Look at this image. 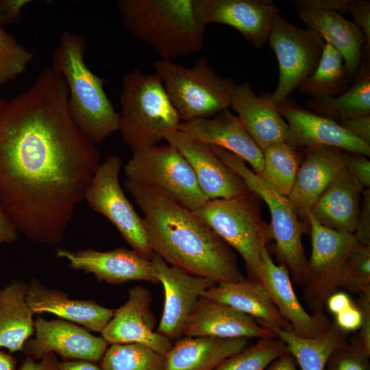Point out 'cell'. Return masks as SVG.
<instances>
[{"label": "cell", "mask_w": 370, "mask_h": 370, "mask_svg": "<svg viewBox=\"0 0 370 370\" xmlns=\"http://www.w3.org/2000/svg\"><path fill=\"white\" fill-rule=\"evenodd\" d=\"M69 88L53 66L0 106V206L36 242H62L100 164L69 114Z\"/></svg>", "instance_id": "obj_1"}, {"label": "cell", "mask_w": 370, "mask_h": 370, "mask_svg": "<svg viewBox=\"0 0 370 370\" xmlns=\"http://www.w3.org/2000/svg\"><path fill=\"white\" fill-rule=\"evenodd\" d=\"M143 212L153 253L166 263L217 284L245 279L233 249L195 213L166 193L125 180Z\"/></svg>", "instance_id": "obj_2"}, {"label": "cell", "mask_w": 370, "mask_h": 370, "mask_svg": "<svg viewBox=\"0 0 370 370\" xmlns=\"http://www.w3.org/2000/svg\"><path fill=\"white\" fill-rule=\"evenodd\" d=\"M86 43L80 34L65 31L52 53V66L69 88L68 108L81 133L94 145L119 131L120 115L103 88L106 79L93 73L84 61Z\"/></svg>", "instance_id": "obj_3"}, {"label": "cell", "mask_w": 370, "mask_h": 370, "mask_svg": "<svg viewBox=\"0 0 370 370\" xmlns=\"http://www.w3.org/2000/svg\"><path fill=\"white\" fill-rule=\"evenodd\" d=\"M116 6L124 27L161 60L203 48L206 27L195 16L193 0H119Z\"/></svg>", "instance_id": "obj_4"}, {"label": "cell", "mask_w": 370, "mask_h": 370, "mask_svg": "<svg viewBox=\"0 0 370 370\" xmlns=\"http://www.w3.org/2000/svg\"><path fill=\"white\" fill-rule=\"evenodd\" d=\"M120 103L119 131L132 153L157 145L166 132L178 130L181 120L156 73L138 69L125 73Z\"/></svg>", "instance_id": "obj_5"}, {"label": "cell", "mask_w": 370, "mask_h": 370, "mask_svg": "<svg viewBox=\"0 0 370 370\" xmlns=\"http://www.w3.org/2000/svg\"><path fill=\"white\" fill-rule=\"evenodd\" d=\"M260 197L252 191L231 199L208 201L193 211L243 258L247 278L260 280L262 253L273 240L262 217Z\"/></svg>", "instance_id": "obj_6"}, {"label": "cell", "mask_w": 370, "mask_h": 370, "mask_svg": "<svg viewBox=\"0 0 370 370\" xmlns=\"http://www.w3.org/2000/svg\"><path fill=\"white\" fill-rule=\"evenodd\" d=\"M214 153L245 182L267 205L270 225L275 241L273 251L280 264L288 269L295 284L304 286L308 271V259L303 244L304 234H310V223L301 221L287 197L247 167L240 157L217 146L210 145Z\"/></svg>", "instance_id": "obj_7"}, {"label": "cell", "mask_w": 370, "mask_h": 370, "mask_svg": "<svg viewBox=\"0 0 370 370\" xmlns=\"http://www.w3.org/2000/svg\"><path fill=\"white\" fill-rule=\"evenodd\" d=\"M154 66L181 121L210 118L230 106L236 84L219 75L206 57L192 67L161 59Z\"/></svg>", "instance_id": "obj_8"}, {"label": "cell", "mask_w": 370, "mask_h": 370, "mask_svg": "<svg viewBox=\"0 0 370 370\" xmlns=\"http://www.w3.org/2000/svg\"><path fill=\"white\" fill-rule=\"evenodd\" d=\"M124 174L125 180L161 190L193 211L209 201L188 161L169 143L133 152Z\"/></svg>", "instance_id": "obj_9"}, {"label": "cell", "mask_w": 370, "mask_h": 370, "mask_svg": "<svg viewBox=\"0 0 370 370\" xmlns=\"http://www.w3.org/2000/svg\"><path fill=\"white\" fill-rule=\"evenodd\" d=\"M268 41L279 67L278 86L268 96L269 101L277 105L313 73L325 41L314 30L290 23L280 13L273 21Z\"/></svg>", "instance_id": "obj_10"}, {"label": "cell", "mask_w": 370, "mask_h": 370, "mask_svg": "<svg viewBox=\"0 0 370 370\" xmlns=\"http://www.w3.org/2000/svg\"><path fill=\"white\" fill-rule=\"evenodd\" d=\"M308 218L312 249L303 295L306 304L314 312L323 311L329 297L339 291L344 263L361 244L354 234L328 228L310 214Z\"/></svg>", "instance_id": "obj_11"}, {"label": "cell", "mask_w": 370, "mask_h": 370, "mask_svg": "<svg viewBox=\"0 0 370 370\" xmlns=\"http://www.w3.org/2000/svg\"><path fill=\"white\" fill-rule=\"evenodd\" d=\"M122 160L110 155L99 165L86 190L84 200L95 212L108 219L132 250L150 259L149 245L142 217L125 195L119 182Z\"/></svg>", "instance_id": "obj_12"}, {"label": "cell", "mask_w": 370, "mask_h": 370, "mask_svg": "<svg viewBox=\"0 0 370 370\" xmlns=\"http://www.w3.org/2000/svg\"><path fill=\"white\" fill-rule=\"evenodd\" d=\"M150 260L164 291V308L157 332L173 342L183 336L186 323L199 299L217 283L169 266L154 253Z\"/></svg>", "instance_id": "obj_13"}, {"label": "cell", "mask_w": 370, "mask_h": 370, "mask_svg": "<svg viewBox=\"0 0 370 370\" xmlns=\"http://www.w3.org/2000/svg\"><path fill=\"white\" fill-rule=\"evenodd\" d=\"M197 21L204 27L221 23L236 29L256 49L268 41L280 10L271 0H193Z\"/></svg>", "instance_id": "obj_14"}, {"label": "cell", "mask_w": 370, "mask_h": 370, "mask_svg": "<svg viewBox=\"0 0 370 370\" xmlns=\"http://www.w3.org/2000/svg\"><path fill=\"white\" fill-rule=\"evenodd\" d=\"M35 337L25 343L26 357L40 360L53 352L64 359L83 360L93 362L101 360L108 344L85 328L66 320L34 321Z\"/></svg>", "instance_id": "obj_15"}, {"label": "cell", "mask_w": 370, "mask_h": 370, "mask_svg": "<svg viewBox=\"0 0 370 370\" xmlns=\"http://www.w3.org/2000/svg\"><path fill=\"white\" fill-rule=\"evenodd\" d=\"M276 106L288 124L285 142L288 145L298 149L329 146L370 156V145L354 136L336 121L310 112L288 97Z\"/></svg>", "instance_id": "obj_16"}, {"label": "cell", "mask_w": 370, "mask_h": 370, "mask_svg": "<svg viewBox=\"0 0 370 370\" xmlns=\"http://www.w3.org/2000/svg\"><path fill=\"white\" fill-rule=\"evenodd\" d=\"M152 295L148 288L136 286L129 289L127 301L116 310L101 337L108 345L140 343L165 356L173 342L154 331L156 320L150 309Z\"/></svg>", "instance_id": "obj_17"}, {"label": "cell", "mask_w": 370, "mask_h": 370, "mask_svg": "<svg viewBox=\"0 0 370 370\" xmlns=\"http://www.w3.org/2000/svg\"><path fill=\"white\" fill-rule=\"evenodd\" d=\"M164 140L175 146L186 158L201 190L209 200L231 199L250 191L244 180L214 153L210 145L179 130L166 132Z\"/></svg>", "instance_id": "obj_18"}, {"label": "cell", "mask_w": 370, "mask_h": 370, "mask_svg": "<svg viewBox=\"0 0 370 370\" xmlns=\"http://www.w3.org/2000/svg\"><path fill=\"white\" fill-rule=\"evenodd\" d=\"M56 255L67 260L69 268L92 273L99 281L111 284L137 280L159 283L151 260L132 249L119 247L101 251L90 248L77 251L58 248Z\"/></svg>", "instance_id": "obj_19"}, {"label": "cell", "mask_w": 370, "mask_h": 370, "mask_svg": "<svg viewBox=\"0 0 370 370\" xmlns=\"http://www.w3.org/2000/svg\"><path fill=\"white\" fill-rule=\"evenodd\" d=\"M305 151L287 197L299 219L309 223L308 217L312 207L345 166L346 151L329 146H315Z\"/></svg>", "instance_id": "obj_20"}, {"label": "cell", "mask_w": 370, "mask_h": 370, "mask_svg": "<svg viewBox=\"0 0 370 370\" xmlns=\"http://www.w3.org/2000/svg\"><path fill=\"white\" fill-rule=\"evenodd\" d=\"M184 336L273 338L277 334L253 317L201 296L188 319Z\"/></svg>", "instance_id": "obj_21"}, {"label": "cell", "mask_w": 370, "mask_h": 370, "mask_svg": "<svg viewBox=\"0 0 370 370\" xmlns=\"http://www.w3.org/2000/svg\"><path fill=\"white\" fill-rule=\"evenodd\" d=\"M178 130L195 140L230 151L248 162L256 174L262 170V151L228 109L210 118L181 121Z\"/></svg>", "instance_id": "obj_22"}, {"label": "cell", "mask_w": 370, "mask_h": 370, "mask_svg": "<svg viewBox=\"0 0 370 370\" xmlns=\"http://www.w3.org/2000/svg\"><path fill=\"white\" fill-rule=\"evenodd\" d=\"M261 283L281 314L291 324L293 331L303 338H314L331 325L323 311L309 314L295 293L290 274L282 264H275L268 247L262 253Z\"/></svg>", "instance_id": "obj_23"}, {"label": "cell", "mask_w": 370, "mask_h": 370, "mask_svg": "<svg viewBox=\"0 0 370 370\" xmlns=\"http://www.w3.org/2000/svg\"><path fill=\"white\" fill-rule=\"evenodd\" d=\"M230 106L262 151L275 143L286 141L288 124L276 105L269 101L268 92L256 95L247 82L236 84Z\"/></svg>", "instance_id": "obj_24"}, {"label": "cell", "mask_w": 370, "mask_h": 370, "mask_svg": "<svg viewBox=\"0 0 370 370\" xmlns=\"http://www.w3.org/2000/svg\"><path fill=\"white\" fill-rule=\"evenodd\" d=\"M364 190L345 166L319 196L308 214L328 228L354 234Z\"/></svg>", "instance_id": "obj_25"}, {"label": "cell", "mask_w": 370, "mask_h": 370, "mask_svg": "<svg viewBox=\"0 0 370 370\" xmlns=\"http://www.w3.org/2000/svg\"><path fill=\"white\" fill-rule=\"evenodd\" d=\"M27 301L34 313H51L93 332H101L114 311L93 300L70 299L59 289L46 287L37 278L28 284Z\"/></svg>", "instance_id": "obj_26"}, {"label": "cell", "mask_w": 370, "mask_h": 370, "mask_svg": "<svg viewBox=\"0 0 370 370\" xmlns=\"http://www.w3.org/2000/svg\"><path fill=\"white\" fill-rule=\"evenodd\" d=\"M202 296L253 317L276 334L278 331L293 330L260 281L245 278L243 281L219 283L206 290Z\"/></svg>", "instance_id": "obj_27"}, {"label": "cell", "mask_w": 370, "mask_h": 370, "mask_svg": "<svg viewBox=\"0 0 370 370\" xmlns=\"http://www.w3.org/2000/svg\"><path fill=\"white\" fill-rule=\"evenodd\" d=\"M297 16L342 56L345 70L352 81L360 66L366 39L362 31L352 21L333 11L297 9Z\"/></svg>", "instance_id": "obj_28"}, {"label": "cell", "mask_w": 370, "mask_h": 370, "mask_svg": "<svg viewBox=\"0 0 370 370\" xmlns=\"http://www.w3.org/2000/svg\"><path fill=\"white\" fill-rule=\"evenodd\" d=\"M250 338L184 336L164 356L163 370H214L223 360L249 346Z\"/></svg>", "instance_id": "obj_29"}, {"label": "cell", "mask_w": 370, "mask_h": 370, "mask_svg": "<svg viewBox=\"0 0 370 370\" xmlns=\"http://www.w3.org/2000/svg\"><path fill=\"white\" fill-rule=\"evenodd\" d=\"M28 284L13 280L0 289V347L23 351L34 330V312L28 305Z\"/></svg>", "instance_id": "obj_30"}, {"label": "cell", "mask_w": 370, "mask_h": 370, "mask_svg": "<svg viewBox=\"0 0 370 370\" xmlns=\"http://www.w3.org/2000/svg\"><path fill=\"white\" fill-rule=\"evenodd\" d=\"M305 108L336 122L370 115V48L365 46L358 72L346 91L334 97L310 98Z\"/></svg>", "instance_id": "obj_31"}, {"label": "cell", "mask_w": 370, "mask_h": 370, "mask_svg": "<svg viewBox=\"0 0 370 370\" xmlns=\"http://www.w3.org/2000/svg\"><path fill=\"white\" fill-rule=\"evenodd\" d=\"M348 333L334 322L314 338L301 337L293 330L277 332L301 370H325L330 355L349 341Z\"/></svg>", "instance_id": "obj_32"}, {"label": "cell", "mask_w": 370, "mask_h": 370, "mask_svg": "<svg viewBox=\"0 0 370 370\" xmlns=\"http://www.w3.org/2000/svg\"><path fill=\"white\" fill-rule=\"evenodd\" d=\"M352 82L342 56L330 43L325 42L317 69L297 90L311 98L334 97L346 91Z\"/></svg>", "instance_id": "obj_33"}, {"label": "cell", "mask_w": 370, "mask_h": 370, "mask_svg": "<svg viewBox=\"0 0 370 370\" xmlns=\"http://www.w3.org/2000/svg\"><path fill=\"white\" fill-rule=\"evenodd\" d=\"M263 153V168L258 174L287 197L293 186L299 166L303 160L298 148L286 142L275 143Z\"/></svg>", "instance_id": "obj_34"}, {"label": "cell", "mask_w": 370, "mask_h": 370, "mask_svg": "<svg viewBox=\"0 0 370 370\" xmlns=\"http://www.w3.org/2000/svg\"><path fill=\"white\" fill-rule=\"evenodd\" d=\"M165 357L140 343L113 344L101 359V370H163Z\"/></svg>", "instance_id": "obj_35"}, {"label": "cell", "mask_w": 370, "mask_h": 370, "mask_svg": "<svg viewBox=\"0 0 370 370\" xmlns=\"http://www.w3.org/2000/svg\"><path fill=\"white\" fill-rule=\"evenodd\" d=\"M286 352V343L278 337L260 338L255 344L223 360L214 370H264Z\"/></svg>", "instance_id": "obj_36"}, {"label": "cell", "mask_w": 370, "mask_h": 370, "mask_svg": "<svg viewBox=\"0 0 370 370\" xmlns=\"http://www.w3.org/2000/svg\"><path fill=\"white\" fill-rule=\"evenodd\" d=\"M339 288L358 295L370 292V245H360L348 256L342 269Z\"/></svg>", "instance_id": "obj_37"}, {"label": "cell", "mask_w": 370, "mask_h": 370, "mask_svg": "<svg viewBox=\"0 0 370 370\" xmlns=\"http://www.w3.org/2000/svg\"><path fill=\"white\" fill-rule=\"evenodd\" d=\"M34 54L0 25V86L23 73Z\"/></svg>", "instance_id": "obj_38"}, {"label": "cell", "mask_w": 370, "mask_h": 370, "mask_svg": "<svg viewBox=\"0 0 370 370\" xmlns=\"http://www.w3.org/2000/svg\"><path fill=\"white\" fill-rule=\"evenodd\" d=\"M369 357L370 352L356 336L330 355L325 370H370Z\"/></svg>", "instance_id": "obj_39"}, {"label": "cell", "mask_w": 370, "mask_h": 370, "mask_svg": "<svg viewBox=\"0 0 370 370\" xmlns=\"http://www.w3.org/2000/svg\"><path fill=\"white\" fill-rule=\"evenodd\" d=\"M354 237L362 245H370V190L365 188L362 193L360 212Z\"/></svg>", "instance_id": "obj_40"}, {"label": "cell", "mask_w": 370, "mask_h": 370, "mask_svg": "<svg viewBox=\"0 0 370 370\" xmlns=\"http://www.w3.org/2000/svg\"><path fill=\"white\" fill-rule=\"evenodd\" d=\"M345 153V166L365 188L370 186V161L367 156Z\"/></svg>", "instance_id": "obj_41"}, {"label": "cell", "mask_w": 370, "mask_h": 370, "mask_svg": "<svg viewBox=\"0 0 370 370\" xmlns=\"http://www.w3.org/2000/svg\"><path fill=\"white\" fill-rule=\"evenodd\" d=\"M348 12L354 19V23L362 31L366 46L370 48V1L351 0Z\"/></svg>", "instance_id": "obj_42"}, {"label": "cell", "mask_w": 370, "mask_h": 370, "mask_svg": "<svg viewBox=\"0 0 370 370\" xmlns=\"http://www.w3.org/2000/svg\"><path fill=\"white\" fill-rule=\"evenodd\" d=\"M351 0H293L291 4L296 9H310L348 13Z\"/></svg>", "instance_id": "obj_43"}, {"label": "cell", "mask_w": 370, "mask_h": 370, "mask_svg": "<svg viewBox=\"0 0 370 370\" xmlns=\"http://www.w3.org/2000/svg\"><path fill=\"white\" fill-rule=\"evenodd\" d=\"M356 304L362 316L357 336L365 349L370 352V292L360 294Z\"/></svg>", "instance_id": "obj_44"}, {"label": "cell", "mask_w": 370, "mask_h": 370, "mask_svg": "<svg viewBox=\"0 0 370 370\" xmlns=\"http://www.w3.org/2000/svg\"><path fill=\"white\" fill-rule=\"evenodd\" d=\"M356 138L370 145V115H360L337 122Z\"/></svg>", "instance_id": "obj_45"}, {"label": "cell", "mask_w": 370, "mask_h": 370, "mask_svg": "<svg viewBox=\"0 0 370 370\" xmlns=\"http://www.w3.org/2000/svg\"><path fill=\"white\" fill-rule=\"evenodd\" d=\"M31 2V0H0V25L18 23L23 8Z\"/></svg>", "instance_id": "obj_46"}, {"label": "cell", "mask_w": 370, "mask_h": 370, "mask_svg": "<svg viewBox=\"0 0 370 370\" xmlns=\"http://www.w3.org/2000/svg\"><path fill=\"white\" fill-rule=\"evenodd\" d=\"M334 316L336 325L347 332L356 330L360 326L361 312L355 302Z\"/></svg>", "instance_id": "obj_47"}, {"label": "cell", "mask_w": 370, "mask_h": 370, "mask_svg": "<svg viewBox=\"0 0 370 370\" xmlns=\"http://www.w3.org/2000/svg\"><path fill=\"white\" fill-rule=\"evenodd\" d=\"M59 361L55 353L45 354L40 362L32 357H26L16 370H57Z\"/></svg>", "instance_id": "obj_48"}, {"label": "cell", "mask_w": 370, "mask_h": 370, "mask_svg": "<svg viewBox=\"0 0 370 370\" xmlns=\"http://www.w3.org/2000/svg\"><path fill=\"white\" fill-rule=\"evenodd\" d=\"M18 238L17 229L0 206V244L13 243Z\"/></svg>", "instance_id": "obj_49"}, {"label": "cell", "mask_w": 370, "mask_h": 370, "mask_svg": "<svg viewBox=\"0 0 370 370\" xmlns=\"http://www.w3.org/2000/svg\"><path fill=\"white\" fill-rule=\"evenodd\" d=\"M354 301L343 291H336L327 299L325 306L334 315L339 313Z\"/></svg>", "instance_id": "obj_50"}, {"label": "cell", "mask_w": 370, "mask_h": 370, "mask_svg": "<svg viewBox=\"0 0 370 370\" xmlns=\"http://www.w3.org/2000/svg\"><path fill=\"white\" fill-rule=\"evenodd\" d=\"M297 365L295 358L286 352L271 362L264 370H298Z\"/></svg>", "instance_id": "obj_51"}, {"label": "cell", "mask_w": 370, "mask_h": 370, "mask_svg": "<svg viewBox=\"0 0 370 370\" xmlns=\"http://www.w3.org/2000/svg\"><path fill=\"white\" fill-rule=\"evenodd\" d=\"M57 370H101V369L95 362L83 360H75L59 362Z\"/></svg>", "instance_id": "obj_52"}, {"label": "cell", "mask_w": 370, "mask_h": 370, "mask_svg": "<svg viewBox=\"0 0 370 370\" xmlns=\"http://www.w3.org/2000/svg\"><path fill=\"white\" fill-rule=\"evenodd\" d=\"M16 359L9 354L0 351V370H16Z\"/></svg>", "instance_id": "obj_53"}, {"label": "cell", "mask_w": 370, "mask_h": 370, "mask_svg": "<svg viewBox=\"0 0 370 370\" xmlns=\"http://www.w3.org/2000/svg\"><path fill=\"white\" fill-rule=\"evenodd\" d=\"M4 101H5V99H0V106L3 104Z\"/></svg>", "instance_id": "obj_54"}]
</instances>
